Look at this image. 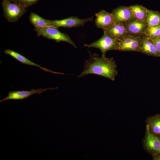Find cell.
Masks as SVG:
<instances>
[{
    "label": "cell",
    "mask_w": 160,
    "mask_h": 160,
    "mask_svg": "<svg viewBox=\"0 0 160 160\" xmlns=\"http://www.w3.org/2000/svg\"><path fill=\"white\" fill-rule=\"evenodd\" d=\"M89 53V59L84 63V69L78 78H80L89 74H96L115 81L118 73L117 65L113 57L108 58L99 56L97 54Z\"/></svg>",
    "instance_id": "cell-1"
},
{
    "label": "cell",
    "mask_w": 160,
    "mask_h": 160,
    "mask_svg": "<svg viewBox=\"0 0 160 160\" xmlns=\"http://www.w3.org/2000/svg\"><path fill=\"white\" fill-rule=\"evenodd\" d=\"M34 30L38 36H42L46 38L55 40L57 42L60 41L67 42L76 48L75 44L67 34L60 32L58 28L52 26L40 28L35 27Z\"/></svg>",
    "instance_id": "cell-2"
},
{
    "label": "cell",
    "mask_w": 160,
    "mask_h": 160,
    "mask_svg": "<svg viewBox=\"0 0 160 160\" xmlns=\"http://www.w3.org/2000/svg\"><path fill=\"white\" fill-rule=\"evenodd\" d=\"M2 6L4 17L11 23L17 21L26 12V8L21 4L8 0H2Z\"/></svg>",
    "instance_id": "cell-3"
},
{
    "label": "cell",
    "mask_w": 160,
    "mask_h": 160,
    "mask_svg": "<svg viewBox=\"0 0 160 160\" xmlns=\"http://www.w3.org/2000/svg\"><path fill=\"white\" fill-rule=\"evenodd\" d=\"M101 37L90 44H84L88 48L95 47L99 49L102 54V56L105 57L106 52L108 51L116 50L118 45V39L112 37L105 31Z\"/></svg>",
    "instance_id": "cell-4"
},
{
    "label": "cell",
    "mask_w": 160,
    "mask_h": 160,
    "mask_svg": "<svg viewBox=\"0 0 160 160\" xmlns=\"http://www.w3.org/2000/svg\"><path fill=\"white\" fill-rule=\"evenodd\" d=\"M142 144L145 150L152 156L160 154L158 137L152 134L146 126L145 134Z\"/></svg>",
    "instance_id": "cell-5"
},
{
    "label": "cell",
    "mask_w": 160,
    "mask_h": 160,
    "mask_svg": "<svg viewBox=\"0 0 160 160\" xmlns=\"http://www.w3.org/2000/svg\"><path fill=\"white\" fill-rule=\"evenodd\" d=\"M93 17L80 19L76 16H71L61 20H49L52 26L59 27L71 28L83 26L87 22L93 21Z\"/></svg>",
    "instance_id": "cell-6"
},
{
    "label": "cell",
    "mask_w": 160,
    "mask_h": 160,
    "mask_svg": "<svg viewBox=\"0 0 160 160\" xmlns=\"http://www.w3.org/2000/svg\"><path fill=\"white\" fill-rule=\"evenodd\" d=\"M124 23L127 35L136 36H142L144 35L148 27L146 22L135 18Z\"/></svg>",
    "instance_id": "cell-7"
},
{
    "label": "cell",
    "mask_w": 160,
    "mask_h": 160,
    "mask_svg": "<svg viewBox=\"0 0 160 160\" xmlns=\"http://www.w3.org/2000/svg\"><path fill=\"white\" fill-rule=\"evenodd\" d=\"M58 87L50 88L34 89H32L29 91H16L10 92L8 95L5 98L1 100L0 102L9 100H21L26 99L30 96L35 94H41L48 90H53L58 89Z\"/></svg>",
    "instance_id": "cell-8"
},
{
    "label": "cell",
    "mask_w": 160,
    "mask_h": 160,
    "mask_svg": "<svg viewBox=\"0 0 160 160\" xmlns=\"http://www.w3.org/2000/svg\"><path fill=\"white\" fill-rule=\"evenodd\" d=\"M95 15V24L98 28L105 30L115 24L111 13L105 10H101Z\"/></svg>",
    "instance_id": "cell-9"
},
{
    "label": "cell",
    "mask_w": 160,
    "mask_h": 160,
    "mask_svg": "<svg viewBox=\"0 0 160 160\" xmlns=\"http://www.w3.org/2000/svg\"><path fill=\"white\" fill-rule=\"evenodd\" d=\"M114 23H125L134 18L129 7L120 6L111 13Z\"/></svg>",
    "instance_id": "cell-10"
},
{
    "label": "cell",
    "mask_w": 160,
    "mask_h": 160,
    "mask_svg": "<svg viewBox=\"0 0 160 160\" xmlns=\"http://www.w3.org/2000/svg\"><path fill=\"white\" fill-rule=\"evenodd\" d=\"M138 52L154 57H159L155 44L152 40L145 36H142Z\"/></svg>",
    "instance_id": "cell-11"
},
{
    "label": "cell",
    "mask_w": 160,
    "mask_h": 160,
    "mask_svg": "<svg viewBox=\"0 0 160 160\" xmlns=\"http://www.w3.org/2000/svg\"><path fill=\"white\" fill-rule=\"evenodd\" d=\"M4 53L5 54L10 55L23 64L38 67L41 70L47 72H49L55 74H65L64 73H62L53 71L51 70L43 67L33 63L23 55L12 49H6L4 51Z\"/></svg>",
    "instance_id": "cell-12"
},
{
    "label": "cell",
    "mask_w": 160,
    "mask_h": 160,
    "mask_svg": "<svg viewBox=\"0 0 160 160\" xmlns=\"http://www.w3.org/2000/svg\"><path fill=\"white\" fill-rule=\"evenodd\" d=\"M146 126L152 134L160 136V114L148 117L145 121Z\"/></svg>",
    "instance_id": "cell-13"
},
{
    "label": "cell",
    "mask_w": 160,
    "mask_h": 160,
    "mask_svg": "<svg viewBox=\"0 0 160 160\" xmlns=\"http://www.w3.org/2000/svg\"><path fill=\"white\" fill-rule=\"evenodd\" d=\"M105 31L112 37L118 39L127 35L124 23H115Z\"/></svg>",
    "instance_id": "cell-14"
},
{
    "label": "cell",
    "mask_w": 160,
    "mask_h": 160,
    "mask_svg": "<svg viewBox=\"0 0 160 160\" xmlns=\"http://www.w3.org/2000/svg\"><path fill=\"white\" fill-rule=\"evenodd\" d=\"M129 7L134 18L146 22L147 8L139 4L133 5Z\"/></svg>",
    "instance_id": "cell-15"
},
{
    "label": "cell",
    "mask_w": 160,
    "mask_h": 160,
    "mask_svg": "<svg viewBox=\"0 0 160 160\" xmlns=\"http://www.w3.org/2000/svg\"><path fill=\"white\" fill-rule=\"evenodd\" d=\"M29 17L30 22L36 28L52 26L49 20L44 19L34 12H31Z\"/></svg>",
    "instance_id": "cell-16"
},
{
    "label": "cell",
    "mask_w": 160,
    "mask_h": 160,
    "mask_svg": "<svg viewBox=\"0 0 160 160\" xmlns=\"http://www.w3.org/2000/svg\"><path fill=\"white\" fill-rule=\"evenodd\" d=\"M146 22L148 26H160V12L147 9Z\"/></svg>",
    "instance_id": "cell-17"
},
{
    "label": "cell",
    "mask_w": 160,
    "mask_h": 160,
    "mask_svg": "<svg viewBox=\"0 0 160 160\" xmlns=\"http://www.w3.org/2000/svg\"><path fill=\"white\" fill-rule=\"evenodd\" d=\"M144 36L150 38L160 37V26L150 27L148 26Z\"/></svg>",
    "instance_id": "cell-18"
},
{
    "label": "cell",
    "mask_w": 160,
    "mask_h": 160,
    "mask_svg": "<svg viewBox=\"0 0 160 160\" xmlns=\"http://www.w3.org/2000/svg\"><path fill=\"white\" fill-rule=\"evenodd\" d=\"M39 0H22L19 4H20L25 8L35 4Z\"/></svg>",
    "instance_id": "cell-19"
},
{
    "label": "cell",
    "mask_w": 160,
    "mask_h": 160,
    "mask_svg": "<svg viewBox=\"0 0 160 160\" xmlns=\"http://www.w3.org/2000/svg\"><path fill=\"white\" fill-rule=\"evenodd\" d=\"M150 39L154 43L158 53L159 56L160 57V37Z\"/></svg>",
    "instance_id": "cell-20"
},
{
    "label": "cell",
    "mask_w": 160,
    "mask_h": 160,
    "mask_svg": "<svg viewBox=\"0 0 160 160\" xmlns=\"http://www.w3.org/2000/svg\"><path fill=\"white\" fill-rule=\"evenodd\" d=\"M153 160H160V154L152 156Z\"/></svg>",
    "instance_id": "cell-21"
},
{
    "label": "cell",
    "mask_w": 160,
    "mask_h": 160,
    "mask_svg": "<svg viewBox=\"0 0 160 160\" xmlns=\"http://www.w3.org/2000/svg\"><path fill=\"white\" fill-rule=\"evenodd\" d=\"M8 0L12 3H19L22 0Z\"/></svg>",
    "instance_id": "cell-22"
},
{
    "label": "cell",
    "mask_w": 160,
    "mask_h": 160,
    "mask_svg": "<svg viewBox=\"0 0 160 160\" xmlns=\"http://www.w3.org/2000/svg\"><path fill=\"white\" fill-rule=\"evenodd\" d=\"M158 137L159 140V147H160V136H158Z\"/></svg>",
    "instance_id": "cell-23"
}]
</instances>
